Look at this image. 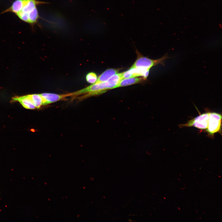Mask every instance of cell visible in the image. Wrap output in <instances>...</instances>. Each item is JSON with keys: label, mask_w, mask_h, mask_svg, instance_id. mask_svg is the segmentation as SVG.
Segmentation results:
<instances>
[{"label": "cell", "mask_w": 222, "mask_h": 222, "mask_svg": "<svg viewBox=\"0 0 222 222\" xmlns=\"http://www.w3.org/2000/svg\"><path fill=\"white\" fill-rule=\"evenodd\" d=\"M40 95L43 100V105H45L64 100L68 97L72 96V93L63 94L44 93L40 94Z\"/></svg>", "instance_id": "4"}, {"label": "cell", "mask_w": 222, "mask_h": 222, "mask_svg": "<svg viewBox=\"0 0 222 222\" xmlns=\"http://www.w3.org/2000/svg\"><path fill=\"white\" fill-rule=\"evenodd\" d=\"M29 23L34 25L36 23L39 18L38 10L36 7L28 13Z\"/></svg>", "instance_id": "12"}, {"label": "cell", "mask_w": 222, "mask_h": 222, "mask_svg": "<svg viewBox=\"0 0 222 222\" xmlns=\"http://www.w3.org/2000/svg\"><path fill=\"white\" fill-rule=\"evenodd\" d=\"M45 3H46L36 0H23V5L21 11L28 13L37 6Z\"/></svg>", "instance_id": "8"}, {"label": "cell", "mask_w": 222, "mask_h": 222, "mask_svg": "<svg viewBox=\"0 0 222 222\" xmlns=\"http://www.w3.org/2000/svg\"><path fill=\"white\" fill-rule=\"evenodd\" d=\"M96 74L93 72L88 73L86 76V79L88 83L93 84L95 83L97 79Z\"/></svg>", "instance_id": "13"}, {"label": "cell", "mask_w": 222, "mask_h": 222, "mask_svg": "<svg viewBox=\"0 0 222 222\" xmlns=\"http://www.w3.org/2000/svg\"><path fill=\"white\" fill-rule=\"evenodd\" d=\"M150 69L142 70L137 68H131L127 71L121 73L122 79L142 76L146 79Z\"/></svg>", "instance_id": "5"}, {"label": "cell", "mask_w": 222, "mask_h": 222, "mask_svg": "<svg viewBox=\"0 0 222 222\" xmlns=\"http://www.w3.org/2000/svg\"><path fill=\"white\" fill-rule=\"evenodd\" d=\"M23 5V0H15L10 7L3 11L2 13L11 12L16 14L22 10Z\"/></svg>", "instance_id": "10"}, {"label": "cell", "mask_w": 222, "mask_h": 222, "mask_svg": "<svg viewBox=\"0 0 222 222\" xmlns=\"http://www.w3.org/2000/svg\"><path fill=\"white\" fill-rule=\"evenodd\" d=\"M33 103L36 108H39L43 105V100L40 94L28 95Z\"/></svg>", "instance_id": "11"}, {"label": "cell", "mask_w": 222, "mask_h": 222, "mask_svg": "<svg viewBox=\"0 0 222 222\" xmlns=\"http://www.w3.org/2000/svg\"><path fill=\"white\" fill-rule=\"evenodd\" d=\"M210 112L204 113L189 121L187 123L180 124V127L193 126L201 130H206L208 127Z\"/></svg>", "instance_id": "3"}, {"label": "cell", "mask_w": 222, "mask_h": 222, "mask_svg": "<svg viewBox=\"0 0 222 222\" xmlns=\"http://www.w3.org/2000/svg\"><path fill=\"white\" fill-rule=\"evenodd\" d=\"M16 15L22 20L29 23L28 13L21 11Z\"/></svg>", "instance_id": "14"}, {"label": "cell", "mask_w": 222, "mask_h": 222, "mask_svg": "<svg viewBox=\"0 0 222 222\" xmlns=\"http://www.w3.org/2000/svg\"><path fill=\"white\" fill-rule=\"evenodd\" d=\"M120 70V69L114 68H110L106 70L99 76L94 83L106 81L112 76L117 73Z\"/></svg>", "instance_id": "7"}, {"label": "cell", "mask_w": 222, "mask_h": 222, "mask_svg": "<svg viewBox=\"0 0 222 222\" xmlns=\"http://www.w3.org/2000/svg\"><path fill=\"white\" fill-rule=\"evenodd\" d=\"M137 52V58L131 67L142 70L150 69L152 67L158 64L164 65L165 60L170 58L166 54L160 58L152 60L143 56L138 52Z\"/></svg>", "instance_id": "1"}, {"label": "cell", "mask_w": 222, "mask_h": 222, "mask_svg": "<svg viewBox=\"0 0 222 222\" xmlns=\"http://www.w3.org/2000/svg\"><path fill=\"white\" fill-rule=\"evenodd\" d=\"M222 115L216 112H210L208 126L205 130L208 135L212 137L217 133H221Z\"/></svg>", "instance_id": "2"}, {"label": "cell", "mask_w": 222, "mask_h": 222, "mask_svg": "<svg viewBox=\"0 0 222 222\" xmlns=\"http://www.w3.org/2000/svg\"><path fill=\"white\" fill-rule=\"evenodd\" d=\"M145 80L143 77H134L122 79L117 85L115 88L139 83Z\"/></svg>", "instance_id": "9"}, {"label": "cell", "mask_w": 222, "mask_h": 222, "mask_svg": "<svg viewBox=\"0 0 222 222\" xmlns=\"http://www.w3.org/2000/svg\"><path fill=\"white\" fill-rule=\"evenodd\" d=\"M13 101L19 102L25 108L34 109L36 108L28 95L13 98Z\"/></svg>", "instance_id": "6"}]
</instances>
